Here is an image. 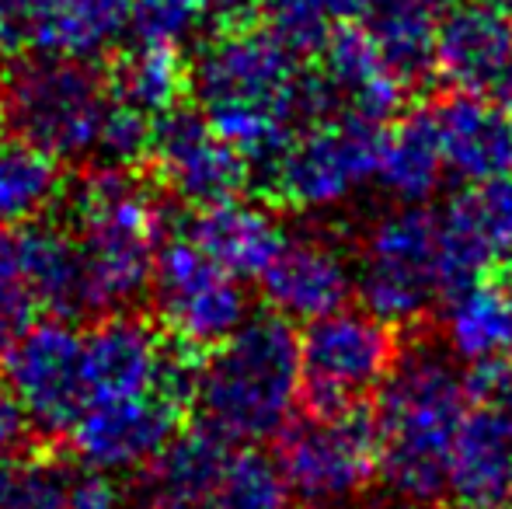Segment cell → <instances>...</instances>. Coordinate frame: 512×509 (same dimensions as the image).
Masks as SVG:
<instances>
[{
    "instance_id": "1",
    "label": "cell",
    "mask_w": 512,
    "mask_h": 509,
    "mask_svg": "<svg viewBox=\"0 0 512 509\" xmlns=\"http://www.w3.org/2000/svg\"><path fill=\"white\" fill-rule=\"evenodd\" d=\"M304 56L279 42L269 28L213 32L189 67V95L216 133L244 157L248 175L265 178L297 123L307 119Z\"/></svg>"
},
{
    "instance_id": "2",
    "label": "cell",
    "mask_w": 512,
    "mask_h": 509,
    "mask_svg": "<svg viewBox=\"0 0 512 509\" xmlns=\"http://www.w3.org/2000/svg\"><path fill=\"white\" fill-rule=\"evenodd\" d=\"M373 408L380 443V478L398 499L432 503L446 489V464L471 394L453 356L415 346L398 356L377 387Z\"/></svg>"
},
{
    "instance_id": "3",
    "label": "cell",
    "mask_w": 512,
    "mask_h": 509,
    "mask_svg": "<svg viewBox=\"0 0 512 509\" xmlns=\"http://www.w3.org/2000/svg\"><path fill=\"white\" fill-rule=\"evenodd\" d=\"M297 398L300 335L290 318L262 311L199 360L192 405L227 443H258L293 419Z\"/></svg>"
},
{
    "instance_id": "4",
    "label": "cell",
    "mask_w": 512,
    "mask_h": 509,
    "mask_svg": "<svg viewBox=\"0 0 512 509\" xmlns=\"http://www.w3.org/2000/svg\"><path fill=\"white\" fill-rule=\"evenodd\" d=\"M164 227V206L133 168L95 164L70 189V234L88 265L95 318L150 293Z\"/></svg>"
},
{
    "instance_id": "5",
    "label": "cell",
    "mask_w": 512,
    "mask_h": 509,
    "mask_svg": "<svg viewBox=\"0 0 512 509\" xmlns=\"http://www.w3.org/2000/svg\"><path fill=\"white\" fill-rule=\"evenodd\" d=\"M4 119L18 140L46 150L56 161L95 157L108 112L105 74L67 56L28 53L0 77Z\"/></svg>"
},
{
    "instance_id": "6",
    "label": "cell",
    "mask_w": 512,
    "mask_h": 509,
    "mask_svg": "<svg viewBox=\"0 0 512 509\" xmlns=\"http://www.w3.org/2000/svg\"><path fill=\"white\" fill-rule=\"evenodd\" d=\"M276 464L293 496L310 509L356 503L380 478L377 422L366 405L307 412L279 429Z\"/></svg>"
},
{
    "instance_id": "7",
    "label": "cell",
    "mask_w": 512,
    "mask_h": 509,
    "mask_svg": "<svg viewBox=\"0 0 512 509\" xmlns=\"http://www.w3.org/2000/svg\"><path fill=\"white\" fill-rule=\"evenodd\" d=\"M356 293L370 314L394 328H411L439 304V217L422 203L373 220L359 255Z\"/></svg>"
},
{
    "instance_id": "8",
    "label": "cell",
    "mask_w": 512,
    "mask_h": 509,
    "mask_svg": "<svg viewBox=\"0 0 512 509\" xmlns=\"http://www.w3.org/2000/svg\"><path fill=\"white\" fill-rule=\"evenodd\" d=\"M401 356L398 328L377 314L338 311L307 321L300 335V401L307 412H342L366 401Z\"/></svg>"
},
{
    "instance_id": "9",
    "label": "cell",
    "mask_w": 512,
    "mask_h": 509,
    "mask_svg": "<svg viewBox=\"0 0 512 509\" xmlns=\"http://www.w3.org/2000/svg\"><path fill=\"white\" fill-rule=\"evenodd\" d=\"M380 136L384 126L356 116L314 119L290 136L283 154L265 171V192L297 213L335 210L366 178H373Z\"/></svg>"
},
{
    "instance_id": "10",
    "label": "cell",
    "mask_w": 512,
    "mask_h": 509,
    "mask_svg": "<svg viewBox=\"0 0 512 509\" xmlns=\"http://www.w3.org/2000/svg\"><path fill=\"white\" fill-rule=\"evenodd\" d=\"M150 293L164 332L196 353L220 346L248 318L241 279L220 269L189 238L161 241Z\"/></svg>"
},
{
    "instance_id": "11",
    "label": "cell",
    "mask_w": 512,
    "mask_h": 509,
    "mask_svg": "<svg viewBox=\"0 0 512 509\" xmlns=\"http://www.w3.org/2000/svg\"><path fill=\"white\" fill-rule=\"evenodd\" d=\"M4 384L18 398L28 426L46 436L70 433L91 405L84 335L67 318L32 321L4 353Z\"/></svg>"
},
{
    "instance_id": "12",
    "label": "cell",
    "mask_w": 512,
    "mask_h": 509,
    "mask_svg": "<svg viewBox=\"0 0 512 509\" xmlns=\"http://www.w3.org/2000/svg\"><path fill=\"white\" fill-rule=\"evenodd\" d=\"M147 164L154 182L192 210L241 196L251 182L244 157L216 133L206 112L182 102L154 119Z\"/></svg>"
},
{
    "instance_id": "13",
    "label": "cell",
    "mask_w": 512,
    "mask_h": 509,
    "mask_svg": "<svg viewBox=\"0 0 512 509\" xmlns=\"http://www.w3.org/2000/svg\"><path fill=\"white\" fill-rule=\"evenodd\" d=\"M182 412V401L161 391L91 401L67 436L84 468H98L108 475L140 471L171 443L182 426Z\"/></svg>"
},
{
    "instance_id": "14",
    "label": "cell",
    "mask_w": 512,
    "mask_h": 509,
    "mask_svg": "<svg viewBox=\"0 0 512 509\" xmlns=\"http://www.w3.org/2000/svg\"><path fill=\"white\" fill-rule=\"evenodd\" d=\"M506 255H512V171L471 182L439 217L443 297L488 276Z\"/></svg>"
},
{
    "instance_id": "15",
    "label": "cell",
    "mask_w": 512,
    "mask_h": 509,
    "mask_svg": "<svg viewBox=\"0 0 512 509\" xmlns=\"http://www.w3.org/2000/svg\"><path fill=\"white\" fill-rule=\"evenodd\" d=\"M265 307L290 321H314L349 304L356 290L345 255L317 234H283L272 262L258 276Z\"/></svg>"
},
{
    "instance_id": "16",
    "label": "cell",
    "mask_w": 512,
    "mask_h": 509,
    "mask_svg": "<svg viewBox=\"0 0 512 509\" xmlns=\"http://www.w3.org/2000/svg\"><path fill=\"white\" fill-rule=\"evenodd\" d=\"M171 346L161 328L133 311L102 314L84 332V367H88L91 401L136 398L161 391Z\"/></svg>"
},
{
    "instance_id": "17",
    "label": "cell",
    "mask_w": 512,
    "mask_h": 509,
    "mask_svg": "<svg viewBox=\"0 0 512 509\" xmlns=\"http://www.w3.org/2000/svg\"><path fill=\"white\" fill-rule=\"evenodd\" d=\"M230 443L220 433L199 426L182 433L140 468L126 496V509H206L220 475L227 468Z\"/></svg>"
},
{
    "instance_id": "18",
    "label": "cell",
    "mask_w": 512,
    "mask_h": 509,
    "mask_svg": "<svg viewBox=\"0 0 512 509\" xmlns=\"http://www.w3.org/2000/svg\"><path fill=\"white\" fill-rule=\"evenodd\" d=\"M512 53V18L481 0L446 4L436 21V77L453 91H492Z\"/></svg>"
},
{
    "instance_id": "19",
    "label": "cell",
    "mask_w": 512,
    "mask_h": 509,
    "mask_svg": "<svg viewBox=\"0 0 512 509\" xmlns=\"http://www.w3.org/2000/svg\"><path fill=\"white\" fill-rule=\"evenodd\" d=\"M446 171L485 182L512 171V116L478 91H453L432 105Z\"/></svg>"
},
{
    "instance_id": "20",
    "label": "cell",
    "mask_w": 512,
    "mask_h": 509,
    "mask_svg": "<svg viewBox=\"0 0 512 509\" xmlns=\"http://www.w3.org/2000/svg\"><path fill=\"white\" fill-rule=\"evenodd\" d=\"M185 238L234 279H258L283 245V227L262 206L234 196L199 206L185 224Z\"/></svg>"
},
{
    "instance_id": "21",
    "label": "cell",
    "mask_w": 512,
    "mask_h": 509,
    "mask_svg": "<svg viewBox=\"0 0 512 509\" xmlns=\"http://www.w3.org/2000/svg\"><path fill=\"white\" fill-rule=\"evenodd\" d=\"M443 335L453 360L471 367L512 360V272L492 269L450 293L443 307Z\"/></svg>"
},
{
    "instance_id": "22",
    "label": "cell",
    "mask_w": 512,
    "mask_h": 509,
    "mask_svg": "<svg viewBox=\"0 0 512 509\" xmlns=\"http://www.w3.org/2000/svg\"><path fill=\"white\" fill-rule=\"evenodd\" d=\"M126 35L129 0H53L25 28L21 42L28 53L98 63L119 53Z\"/></svg>"
},
{
    "instance_id": "23",
    "label": "cell",
    "mask_w": 512,
    "mask_h": 509,
    "mask_svg": "<svg viewBox=\"0 0 512 509\" xmlns=\"http://www.w3.org/2000/svg\"><path fill=\"white\" fill-rule=\"evenodd\" d=\"M21 272L39 311L67 321L95 314L88 265L67 227L35 224L21 231Z\"/></svg>"
},
{
    "instance_id": "24",
    "label": "cell",
    "mask_w": 512,
    "mask_h": 509,
    "mask_svg": "<svg viewBox=\"0 0 512 509\" xmlns=\"http://www.w3.org/2000/svg\"><path fill=\"white\" fill-rule=\"evenodd\" d=\"M446 157L439 147L432 105L394 116L380 136V154L373 178L398 203H425L443 185Z\"/></svg>"
},
{
    "instance_id": "25",
    "label": "cell",
    "mask_w": 512,
    "mask_h": 509,
    "mask_svg": "<svg viewBox=\"0 0 512 509\" xmlns=\"http://www.w3.org/2000/svg\"><path fill=\"white\" fill-rule=\"evenodd\" d=\"M105 88L108 98L157 119L161 112L175 109L189 91V67L178 49L133 42L122 53L108 56Z\"/></svg>"
},
{
    "instance_id": "26",
    "label": "cell",
    "mask_w": 512,
    "mask_h": 509,
    "mask_svg": "<svg viewBox=\"0 0 512 509\" xmlns=\"http://www.w3.org/2000/svg\"><path fill=\"white\" fill-rule=\"evenodd\" d=\"M366 32L373 35L384 63L405 88L436 74V11L394 0H366Z\"/></svg>"
},
{
    "instance_id": "27",
    "label": "cell",
    "mask_w": 512,
    "mask_h": 509,
    "mask_svg": "<svg viewBox=\"0 0 512 509\" xmlns=\"http://www.w3.org/2000/svg\"><path fill=\"white\" fill-rule=\"evenodd\" d=\"M63 196L60 161L25 140H0V224L42 220Z\"/></svg>"
},
{
    "instance_id": "28",
    "label": "cell",
    "mask_w": 512,
    "mask_h": 509,
    "mask_svg": "<svg viewBox=\"0 0 512 509\" xmlns=\"http://www.w3.org/2000/svg\"><path fill=\"white\" fill-rule=\"evenodd\" d=\"M366 0H265L262 21L297 56H314L328 32L342 21H356Z\"/></svg>"
},
{
    "instance_id": "29",
    "label": "cell",
    "mask_w": 512,
    "mask_h": 509,
    "mask_svg": "<svg viewBox=\"0 0 512 509\" xmlns=\"http://www.w3.org/2000/svg\"><path fill=\"white\" fill-rule=\"evenodd\" d=\"M286 496L290 489L276 461L255 450H230L206 509H286Z\"/></svg>"
},
{
    "instance_id": "30",
    "label": "cell",
    "mask_w": 512,
    "mask_h": 509,
    "mask_svg": "<svg viewBox=\"0 0 512 509\" xmlns=\"http://www.w3.org/2000/svg\"><path fill=\"white\" fill-rule=\"evenodd\" d=\"M70 471L60 457H7L0 464V509H67Z\"/></svg>"
},
{
    "instance_id": "31",
    "label": "cell",
    "mask_w": 512,
    "mask_h": 509,
    "mask_svg": "<svg viewBox=\"0 0 512 509\" xmlns=\"http://www.w3.org/2000/svg\"><path fill=\"white\" fill-rule=\"evenodd\" d=\"M203 25V0H129L133 42L182 49Z\"/></svg>"
},
{
    "instance_id": "32",
    "label": "cell",
    "mask_w": 512,
    "mask_h": 509,
    "mask_svg": "<svg viewBox=\"0 0 512 509\" xmlns=\"http://www.w3.org/2000/svg\"><path fill=\"white\" fill-rule=\"evenodd\" d=\"M35 300L21 272V234L0 224V353L18 342V335L35 321Z\"/></svg>"
},
{
    "instance_id": "33",
    "label": "cell",
    "mask_w": 512,
    "mask_h": 509,
    "mask_svg": "<svg viewBox=\"0 0 512 509\" xmlns=\"http://www.w3.org/2000/svg\"><path fill=\"white\" fill-rule=\"evenodd\" d=\"M67 509H126V492L108 471L74 468L67 485Z\"/></svg>"
},
{
    "instance_id": "34",
    "label": "cell",
    "mask_w": 512,
    "mask_h": 509,
    "mask_svg": "<svg viewBox=\"0 0 512 509\" xmlns=\"http://www.w3.org/2000/svg\"><path fill=\"white\" fill-rule=\"evenodd\" d=\"M265 0H203V21L213 32H237L262 21Z\"/></svg>"
},
{
    "instance_id": "35",
    "label": "cell",
    "mask_w": 512,
    "mask_h": 509,
    "mask_svg": "<svg viewBox=\"0 0 512 509\" xmlns=\"http://www.w3.org/2000/svg\"><path fill=\"white\" fill-rule=\"evenodd\" d=\"M28 429L32 426H28L18 398L11 394V387L0 384V464H4L7 457H14V454L25 450Z\"/></svg>"
},
{
    "instance_id": "36",
    "label": "cell",
    "mask_w": 512,
    "mask_h": 509,
    "mask_svg": "<svg viewBox=\"0 0 512 509\" xmlns=\"http://www.w3.org/2000/svg\"><path fill=\"white\" fill-rule=\"evenodd\" d=\"M49 4H53V0H0V14H4L7 25H11L14 42H21L25 28L32 25V21L39 18Z\"/></svg>"
},
{
    "instance_id": "37",
    "label": "cell",
    "mask_w": 512,
    "mask_h": 509,
    "mask_svg": "<svg viewBox=\"0 0 512 509\" xmlns=\"http://www.w3.org/2000/svg\"><path fill=\"white\" fill-rule=\"evenodd\" d=\"M492 95L499 98L506 109H512V53H509V60H506V67L499 70V77H495V84H492Z\"/></svg>"
},
{
    "instance_id": "38",
    "label": "cell",
    "mask_w": 512,
    "mask_h": 509,
    "mask_svg": "<svg viewBox=\"0 0 512 509\" xmlns=\"http://www.w3.org/2000/svg\"><path fill=\"white\" fill-rule=\"evenodd\" d=\"M363 509H439V506H432V503H411V499H398V503H370V506H363Z\"/></svg>"
},
{
    "instance_id": "39",
    "label": "cell",
    "mask_w": 512,
    "mask_h": 509,
    "mask_svg": "<svg viewBox=\"0 0 512 509\" xmlns=\"http://www.w3.org/2000/svg\"><path fill=\"white\" fill-rule=\"evenodd\" d=\"M394 4H411V7H425V11L443 14V7L450 4V0H394Z\"/></svg>"
},
{
    "instance_id": "40",
    "label": "cell",
    "mask_w": 512,
    "mask_h": 509,
    "mask_svg": "<svg viewBox=\"0 0 512 509\" xmlns=\"http://www.w3.org/2000/svg\"><path fill=\"white\" fill-rule=\"evenodd\" d=\"M481 4L495 7V11H502V14H509V18H512V0H481Z\"/></svg>"
},
{
    "instance_id": "41",
    "label": "cell",
    "mask_w": 512,
    "mask_h": 509,
    "mask_svg": "<svg viewBox=\"0 0 512 509\" xmlns=\"http://www.w3.org/2000/svg\"><path fill=\"white\" fill-rule=\"evenodd\" d=\"M4 129H7V119H4V102H0V136H4Z\"/></svg>"
},
{
    "instance_id": "42",
    "label": "cell",
    "mask_w": 512,
    "mask_h": 509,
    "mask_svg": "<svg viewBox=\"0 0 512 509\" xmlns=\"http://www.w3.org/2000/svg\"><path fill=\"white\" fill-rule=\"evenodd\" d=\"M506 509H512V496H509V503H506Z\"/></svg>"
}]
</instances>
